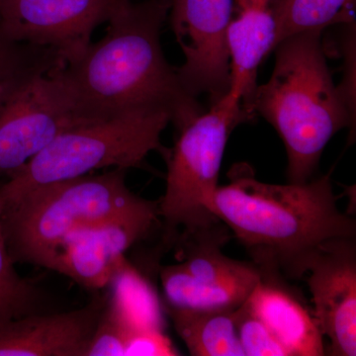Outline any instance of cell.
<instances>
[{"label":"cell","instance_id":"cell-1","mask_svg":"<svg viewBox=\"0 0 356 356\" xmlns=\"http://www.w3.org/2000/svg\"><path fill=\"white\" fill-rule=\"evenodd\" d=\"M170 0H127L106 35L49 76L79 125L166 115L180 129L205 112L161 47Z\"/></svg>","mask_w":356,"mask_h":356},{"label":"cell","instance_id":"cell-2","mask_svg":"<svg viewBox=\"0 0 356 356\" xmlns=\"http://www.w3.org/2000/svg\"><path fill=\"white\" fill-rule=\"evenodd\" d=\"M205 208L224 222L264 273L298 280L325 243L356 238V221L341 212L331 173L306 184H273L236 163Z\"/></svg>","mask_w":356,"mask_h":356},{"label":"cell","instance_id":"cell-3","mask_svg":"<svg viewBox=\"0 0 356 356\" xmlns=\"http://www.w3.org/2000/svg\"><path fill=\"white\" fill-rule=\"evenodd\" d=\"M322 33L282 40L273 50L270 79L257 86L252 99V113L264 117L284 144L290 184L316 177L323 152L337 133L348 128L355 134V113L334 83Z\"/></svg>","mask_w":356,"mask_h":356},{"label":"cell","instance_id":"cell-4","mask_svg":"<svg viewBox=\"0 0 356 356\" xmlns=\"http://www.w3.org/2000/svg\"><path fill=\"white\" fill-rule=\"evenodd\" d=\"M127 170L83 175L35 187L2 206L1 222L14 262L51 269L65 236L81 225L146 206L126 184Z\"/></svg>","mask_w":356,"mask_h":356},{"label":"cell","instance_id":"cell-5","mask_svg":"<svg viewBox=\"0 0 356 356\" xmlns=\"http://www.w3.org/2000/svg\"><path fill=\"white\" fill-rule=\"evenodd\" d=\"M172 123L166 115L132 116L83 124L65 131L0 184L2 206L35 187L88 175L107 168H144L152 152L165 159L161 134Z\"/></svg>","mask_w":356,"mask_h":356},{"label":"cell","instance_id":"cell-6","mask_svg":"<svg viewBox=\"0 0 356 356\" xmlns=\"http://www.w3.org/2000/svg\"><path fill=\"white\" fill-rule=\"evenodd\" d=\"M252 118L242 105L227 95L209 111L178 131L175 147L168 149L165 191L159 201L165 243H175L180 234L191 233L219 222L205 208L218 188L227 143L234 129Z\"/></svg>","mask_w":356,"mask_h":356},{"label":"cell","instance_id":"cell-7","mask_svg":"<svg viewBox=\"0 0 356 356\" xmlns=\"http://www.w3.org/2000/svg\"><path fill=\"white\" fill-rule=\"evenodd\" d=\"M233 238L222 221L175 241L179 262L161 269L165 305L185 309H236L259 284L254 262L226 257L222 248Z\"/></svg>","mask_w":356,"mask_h":356},{"label":"cell","instance_id":"cell-8","mask_svg":"<svg viewBox=\"0 0 356 356\" xmlns=\"http://www.w3.org/2000/svg\"><path fill=\"white\" fill-rule=\"evenodd\" d=\"M235 0H170V27L184 63L180 83L193 97L208 95L210 106L231 86L228 31Z\"/></svg>","mask_w":356,"mask_h":356},{"label":"cell","instance_id":"cell-9","mask_svg":"<svg viewBox=\"0 0 356 356\" xmlns=\"http://www.w3.org/2000/svg\"><path fill=\"white\" fill-rule=\"evenodd\" d=\"M125 1L0 0V25L16 41L53 49L67 63L88 48L95 28Z\"/></svg>","mask_w":356,"mask_h":356},{"label":"cell","instance_id":"cell-10","mask_svg":"<svg viewBox=\"0 0 356 356\" xmlns=\"http://www.w3.org/2000/svg\"><path fill=\"white\" fill-rule=\"evenodd\" d=\"M159 220V201H149L127 214L81 225L60 243L51 270L88 289H103L125 252L144 240Z\"/></svg>","mask_w":356,"mask_h":356},{"label":"cell","instance_id":"cell-11","mask_svg":"<svg viewBox=\"0 0 356 356\" xmlns=\"http://www.w3.org/2000/svg\"><path fill=\"white\" fill-rule=\"evenodd\" d=\"M49 74L0 102V178L10 177L58 136L79 125Z\"/></svg>","mask_w":356,"mask_h":356},{"label":"cell","instance_id":"cell-12","mask_svg":"<svg viewBox=\"0 0 356 356\" xmlns=\"http://www.w3.org/2000/svg\"><path fill=\"white\" fill-rule=\"evenodd\" d=\"M313 315L334 356L356 355V238H334L307 267Z\"/></svg>","mask_w":356,"mask_h":356},{"label":"cell","instance_id":"cell-13","mask_svg":"<svg viewBox=\"0 0 356 356\" xmlns=\"http://www.w3.org/2000/svg\"><path fill=\"white\" fill-rule=\"evenodd\" d=\"M106 298L77 310L37 313L0 325V356H86Z\"/></svg>","mask_w":356,"mask_h":356},{"label":"cell","instance_id":"cell-14","mask_svg":"<svg viewBox=\"0 0 356 356\" xmlns=\"http://www.w3.org/2000/svg\"><path fill=\"white\" fill-rule=\"evenodd\" d=\"M283 1L235 0L234 4L228 31L231 86L227 95L240 102L252 119L257 70L275 49Z\"/></svg>","mask_w":356,"mask_h":356},{"label":"cell","instance_id":"cell-15","mask_svg":"<svg viewBox=\"0 0 356 356\" xmlns=\"http://www.w3.org/2000/svg\"><path fill=\"white\" fill-rule=\"evenodd\" d=\"M280 280V274L261 271V281L248 296V305L289 356L327 355L324 336L313 314Z\"/></svg>","mask_w":356,"mask_h":356},{"label":"cell","instance_id":"cell-16","mask_svg":"<svg viewBox=\"0 0 356 356\" xmlns=\"http://www.w3.org/2000/svg\"><path fill=\"white\" fill-rule=\"evenodd\" d=\"M189 355L245 356L236 329V309H185L165 305Z\"/></svg>","mask_w":356,"mask_h":356},{"label":"cell","instance_id":"cell-17","mask_svg":"<svg viewBox=\"0 0 356 356\" xmlns=\"http://www.w3.org/2000/svg\"><path fill=\"white\" fill-rule=\"evenodd\" d=\"M108 286L109 305L128 330L156 329L163 331L161 307L149 281L124 257Z\"/></svg>","mask_w":356,"mask_h":356},{"label":"cell","instance_id":"cell-18","mask_svg":"<svg viewBox=\"0 0 356 356\" xmlns=\"http://www.w3.org/2000/svg\"><path fill=\"white\" fill-rule=\"evenodd\" d=\"M64 64L53 49L16 41L0 25V102L15 89Z\"/></svg>","mask_w":356,"mask_h":356},{"label":"cell","instance_id":"cell-19","mask_svg":"<svg viewBox=\"0 0 356 356\" xmlns=\"http://www.w3.org/2000/svg\"><path fill=\"white\" fill-rule=\"evenodd\" d=\"M355 10V0H284L276 46L292 35L353 22Z\"/></svg>","mask_w":356,"mask_h":356},{"label":"cell","instance_id":"cell-20","mask_svg":"<svg viewBox=\"0 0 356 356\" xmlns=\"http://www.w3.org/2000/svg\"><path fill=\"white\" fill-rule=\"evenodd\" d=\"M0 199V325L9 321L43 313L44 297L38 288L21 277L9 254L1 222Z\"/></svg>","mask_w":356,"mask_h":356},{"label":"cell","instance_id":"cell-21","mask_svg":"<svg viewBox=\"0 0 356 356\" xmlns=\"http://www.w3.org/2000/svg\"><path fill=\"white\" fill-rule=\"evenodd\" d=\"M236 329L245 356H289L247 301L236 309Z\"/></svg>","mask_w":356,"mask_h":356},{"label":"cell","instance_id":"cell-22","mask_svg":"<svg viewBox=\"0 0 356 356\" xmlns=\"http://www.w3.org/2000/svg\"><path fill=\"white\" fill-rule=\"evenodd\" d=\"M126 339L127 327L107 299L95 332L89 339L86 356H125Z\"/></svg>","mask_w":356,"mask_h":356},{"label":"cell","instance_id":"cell-23","mask_svg":"<svg viewBox=\"0 0 356 356\" xmlns=\"http://www.w3.org/2000/svg\"><path fill=\"white\" fill-rule=\"evenodd\" d=\"M177 348L163 331L156 329H132L127 331L125 356L178 355Z\"/></svg>","mask_w":356,"mask_h":356},{"label":"cell","instance_id":"cell-24","mask_svg":"<svg viewBox=\"0 0 356 356\" xmlns=\"http://www.w3.org/2000/svg\"><path fill=\"white\" fill-rule=\"evenodd\" d=\"M341 26L343 33L339 49L344 60L343 77L337 88L355 113V21Z\"/></svg>","mask_w":356,"mask_h":356}]
</instances>
